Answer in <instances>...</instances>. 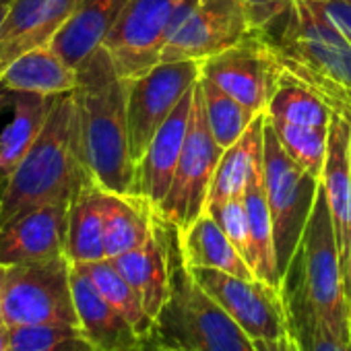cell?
<instances>
[{
  "instance_id": "37",
  "label": "cell",
  "mask_w": 351,
  "mask_h": 351,
  "mask_svg": "<svg viewBox=\"0 0 351 351\" xmlns=\"http://www.w3.org/2000/svg\"><path fill=\"white\" fill-rule=\"evenodd\" d=\"M258 351H302L298 345V339L291 335V330L275 341H254Z\"/></svg>"
},
{
  "instance_id": "32",
  "label": "cell",
  "mask_w": 351,
  "mask_h": 351,
  "mask_svg": "<svg viewBox=\"0 0 351 351\" xmlns=\"http://www.w3.org/2000/svg\"><path fill=\"white\" fill-rule=\"evenodd\" d=\"M269 120V118H267ZM273 126L281 147L285 153L304 169L318 176L322 173V165L326 159V145H328V126L316 128V126H298L289 122L269 120Z\"/></svg>"
},
{
  "instance_id": "28",
  "label": "cell",
  "mask_w": 351,
  "mask_h": 351,
  "mask_svg": "<svg viewBox=\"0 0 351 351\" xmlns=\"http://www.w3.org/2000/svg\"><path fill=\"white\" fill-rule=\"evenodd\" d=\"M265 114L269 120L289 122L298 126H316V128H326L332 118L330 106L316 91L302 85L300 81H295L283 71Z\"/></svg>"
},
{
  "instance_id": "36",
  "label": "cell",
  "mask_w": 351,
  "mask_h": 351,
  "mask_svg": "<svg viewBox=\"0 0 351 351\" xmlns=\"http://www.w3.org/2000/svg\"><path fill=\"white\" fill-rule=\"evenodd\" d=\"M351 42V0H308Z\"/></svg>"
},
{
  "instance_id": "27",
  "label": "cell",
  "mask_w": 351,
  "mask_h": 351,
  "mask_svg": "<svg viewBox=\"0 0 351 351\" xmlns=\"http://www.w3.org/2000/svg\"><path fill=\"white\" fill-rule=\"evenodd\" d=\"M244 205L250 226V269L256 279L281 287L275 254V232L265 191L263 167L252 176V182L244 193Z\"/></svg>"
},
{
  "instance_id": "9",
  "label": "cell",
  "mask_w": 351,
  "mask_h": 351,
  "mask_svg": "<svg viewBox=\"0 0 351 351\" xmlns=\"http://www.w3.org/2000/svg\"><path fill=\"white\" fill-rule=\"evenodd\" d=\"M201 79V62L171 60L157 62L138 77L128 79V132L134 163L143 157L149 143L163 122L193 91Z\"/></svg>"
},
{
  "instance_id": "39",
  "label": "cell",
  "mask_w": 351,
  "mask_h": 351,
  "mask_svg": "<svg viewBox=\"0 0 351 351\" xmlns=\"http://www.w3.org/2000/svg\"><path fill=\"white\" fill-rule=\"evenodd\" d=\"M11 335H13V326H9L7 322L0 324V351L11 349Z\"/></svg>"
},
{
  "instance_id": "14",
  "label": "cell",
  "mask_w": 351,
  "mask_h": 351,
  "mask_svg": "<svg viewBox=\"0 0 351 351\" xmlns=\"http://www.w3.org/2000/svg\"><path fill=\"white\" fill-rule=\"evenodd\" d=\"M69 205H44L17 215L0 228V267L62 256L66 250Z\"/></svg>"
},
{
  "instance_id": "24",
  "label": "cell",
  "mask_w": 351,
  "mask_h": 351,
  "mask_svg": "<svg viewBox=\"0 0 351 351\" xmlns=\"http://www.w3.org/2000/svg\"><path fill=\"white\" fill-rule=\"evenodd\" d=\"M101 211L108 258L138 248L157 228L155 211L143 199L132 195H118L101 189Z\"/></svg>"
},
{
  "instance_id": "43",
  "label": "cell",
  "mask_w": 351,
  "mask_h": 351,
  "mask_svg": "<svg viewBox=\"0 0 351 351\" xmlns=\"http://www.w3.org/2000/svg\"><path fill=\"white\" fill-rule=\"evenodd\" d=\"M5 275H7V267H0V293H3V283H5Z\"/></svg>"
},
{
  "instance_id": "10",
  "label": "cell",
  "mask_w": 351,
  "mask_h": 351,
  "mask_svg": "<svg viewBox=\"0 0 351 351\" xmlns=\"http://www.w3.org/2000/svg\"><path fill=\"white\" fill-rule=\"evenodd\" d=\"M189 3L191 0H128L104 42L124 79L138 77L161 60V52Z\"/></svg>"
},
{
  "instance_id": "26",
  "label": "cell",
  "mask_w": 351,
  "mask_h": 351,
  "mask_svg": "<svg viewBox=\"0 0 351 351\" xmlns=\"http://www.w3.org/2000/svg\"><path fill=\"white\" fill-rule=\"evenodd\" d=\"M66 258L73 265H87L108 258L104 242V211L101 189L87 184L69 205Z\"/></svg>"
},
{
  "instance_id": "15",
  "label": "cell",
  "mask_w": 351,
  "mask_h": 351,
  "mask_svg": "<svg viewBox=\"0 0 351 351\" xmlns=\"http://www.w3.org/2000/svg\"><path fill=\"white\" fill-rule=\"evenodd\" d=\"M195 87L191 93H186V97L178 104V108L163 122V126L157 130L143 157L136 161L132 197L143 199L153 211H157V207L163 203L165 195L169 193L176 167H178L184 141L191 128Z\"/></svg>"
},
{
  "instance_id": "8",
  "label": "cell",
  "mask_w": 351,
  "mask_h": 351,
  "mask_svg": "<svg viewBox=\"0 0 351 351\" xmlns=\"http://www.w3.org/2000/svg\"><path fill=\"white\" fill-rule=\"evenodd\" d=\"M221 153L223 149L213 138V132L205 116L201 83H197L193 95L191 128L184 141L178 167H176L173 173L169 193L155 211L157 219L180 232L207 211L209 191Z\"/></svg>"
},
{
  "instance_id": "41",
  "label": "cell",
  "mask_w": 351,
  "mask_h": 351,
  "mask_svg": "<svg viewBox=\"0 0 351 351\" xmlns=\"http://www.w3.org/2000/svg\"><path fill=\"white\" fill-rule=\"evenodd\" d=\"M141 351H171V349H167V347H161L159 343H155V341H151L149 337L145 339V345H143V349Z\"/></svg>"
},
{
  "instance_id": "35",
  "label": "cell",
  "mask_w": 351,
  "mask_h": 351,
  "mask_svg": "<svg viewBox=\"0 0 351 351\" xmlns=\"http://www.w3.org/2000/svg\"><path fill=\"white\" fill-rule=\"evenodd\" d=\"M291 0H240V7L252 32H263L269 27L287 7Z\"/></svg>"
},
{
  "instance_id": "25",
  "label": "cell",
  "mask_w": 351,
  "mask_h": 351,
  "mask_svg": "<svg viewBox=\"0 0 351 351\" xmlns=\"http://www.w3.org/2000/svg\"><path fill=\"white\" fill-rule=\"evenodd\" d=\"M0 85L21 93L62 95L75 91L77 69L62 60L50 46H44L15 58L0 73Z\"/></svg>"
},
{
  "instance_id": "7",
  "label": "cell",
  "mask_w": 351,
  "mask_h": 351,
  "mask_svg": "<svg viewBox=\"0 0 351 351\" xmlns=\"http://www.w3.org/2000/svg\"><path fill=\"white\" fill-rule=\"evenodd\" d=\"M73 263L66 254L7 267L0 306L9 326L79 324L73 295Z\"/></svg>"
},
{
  "instance_id": "42",
  "label": "cell",
  "mask_w": 351,
  "mask_h": 351,
  "mask_svg": "<svg viewBox=\"0 0 351 351\" xmlns=\"http://www.w3.org/2000/svg\"><path fill=\"white\" fill-rule=\"evenodd\" d=\"M11 5H13V0H0V25H3V21H5Z\"/></svg>"
},
{
  "instance_id": "21",
  "label": "cell",
  "mask_w": 351,
  "mask_h": 351,
  "mask_svg": "<svg viewBox=\"0 0 351 351\" xmlns=\"http://www.w3.org/2000/svg\"><path fill=\"white\" fill-rule=\"evenodd\" d=\"M265 122L267 114H258L246 132L232 147L223 149L211 182L207 209L244 197L248 184L252 182V176L263 167Z\"/></svg>"
},
{
  "instance_id": "29",
  "label": "cell",
  "mask_w": 351,
  "mask_h": 351,
  "mask_svg": "<svg viewBox=\"0 0 351 351\" xmlns=\"http://www.w3.org/2000/svg\"><path fill=\"white\" fill-rule=\"evenodd\" d=\"M77 267L83 269V273L93 281L97 291L106 298V302L112 304L143 337L151 335L155 320L147 314L136 289L124 279V275L114 267L110 258L87 263V265H77Z\"/></svg>"
},
{
  "instance_id": "19",
  "label": "cell",
  "mask_w": 351,
  "mask_h": 351,
  "mask_svg": "<svg viewBox=\"0 0 351 351\" xmlns=\"http://www.w3.org/2000/svg\"><path fill=\"white\" fill-rule=\"evenodd\" d=\"M163 228L165 223L157 219V228L145 244L116 258H110L114 267L124 275V279L136 289L147 314L153 320L159 316L161 308L169 298L171 267L176 254L165 242ZM176 244H178V232H176Z\"/></svg>"
},
{
  "instance_id": "11",
  "label": "cell",
  "mask_w": 351,
  "mask_h": 351,
  "mask_svg": "<svg viewBox=\"0 0 351 351\" xmlns=\"http://www.w3.org/2000/svg\"><path fill=\"white\" fill-rule=\"evenodd\" d=\"M191 273L252 341H275L289 332V310L281 287L217 269H191Z\"/></svg>"
},
{
  "instance_id": "6",
  "label": "cell",
  "mask_w": 351,
  "mask_h": 351,
  "mask_svg": "<svg viewBox=\"0 0 351 351\" xmlns=\"http://www.w3.org/2000/svg\"><path fill=\"white\" fill-rule=\"evenodd\" d=\"M263 178L275 232L277 269L283 281L320 195V178L285 153L269 120L265 122Z\"/></svg>"
},
{
  "instance_id": "33",
  "label": "cell",
  "mask_w": 351,
  "mask_h": 351,
  "mask_svg": "<svg viewBox=\"0 0 351 351\" xmlns=\"http://www.w3.org/2000/svg\"><path fill=\"white\" fill-rule=\"evenodd\" d=\"M285 302L289 310V330L302 351H351V335L332 330L306 304L289 298H285Z\"/></svg>"
},
{
  "instance_id": "31",
  "label": "cell",
  "mask_w": 351,
  "mask_h": 351,
  "mask_svg": "<svg viewBox=\"0 0 351 351\" xmlns=\"http://www.w3.org/2000/svg\"><path fill=\"white\" fill-rule=\"evenodd\" d=\"M9 351H95L79 324L13 326Z\"/></svg>"
},
{
  "instance_id": "44",
  "label": "cell",
  "mask_w": 351,
  "mask_h": 351,
  "mask_svg": "<svg viewBox=\"0 0 351 351\" xmlns=\"http://www.w3.org/2000/svg\"><path fill=\"white\" fill-rule=\"evenodd\" d=\"M0 324H5V316H3V306H0Z\"/></svg>"
},
{
  "instance_id": "23",
  "label": "cell",
  "mask_w": 351,
  "mask_h": 351,
  "mask_svg": "<svg viewBox=\"0 0 351 351\" xmlns=\"http://www.w3.org/2000/svg\"><path fill=\"white\" fill-rule=\"evenodd\" d=\"M13 118L0 134V186L17 169L44 130L56 95L13 91Z\"/></svg>"
},
{
  "instance_id": "16",
  "label": "cell",
  "mask_w": 351,
  "mask_h": 351,
  "mask_svg": "<svg viewBox=\"0 0 351 351\" xmlns=\"http://www.w3.org/2000/svg\"><path fill=\"white\" fill-rule=\"evenodd\" d=\"M81 0H13L0 25V73L15 58L50 46Z\"/></svg>"
},
{
  "instance_id": "17",
  "label": "cell",
  "mask_w": 351,
  "mask_h": 351,
  "mask_svg": "<svg viewBox=\"0 0 351 351\" xmlns=\"http://www.w3.org/2000/svg\"><path fill=\"white\" fill-rule=\"evenodd\" d=\"M351 124L341 114L332 112L328 124L326 159L320 173V191L330 211L341 265L345 267L351 246V165H349Z\"/></svg>"
},
{
  "instance_id": "1",
  "label": "cell",
  "mask_w": 351,
  "mask_h": 351,
  "mask_svg": "<svg viewBox=\"0 0 351 351\" xmlns=\"http://www.w3.org/2000/svg\"><path fill=\"white\" fill-rule=\"evenodd\" d=\"M91 182L75 91L56 95L36 145L0 186V228L32 209L71 203Z\"/></svg>"
},
{
  "instance_id": "46",
  "label": "cell",
  "mask_w": 351,
  "mask_h": 351,
  "mask_svg": "<svg viewBox=\"0 0 351 351\" xmlns=\"http://www.w3.org/2000/svg\"><path fill=\"white\" fill-rule=\"evenodd\" d=\"M349 326H351V302H349Z\"/></svg>"
},
{
  "instance_id": "3",
  "label": "cell",
  "mask_w": 351,
  "mask_h": 351,
  "mask_svg": "<svg viewBox=\"0 0 351 351\" xmlns=\"http://www.w3.org/2000/svg\"><path fill=\"white\" fill-rule=\"evenodd\" d=\"M279 69L316 91L351 122V42L308 0L289 7L258 32Z\"/></svg>"
},
{
  "instance_id": "45",
  "label": "cell",
  "mask_w": 351,
  "mask_h": 351,
  "mask_svg": "<svg viewBox=\"0 0 351 351\" xmlns=\"http://www.w3.org/2000/svg\"><path fill=\"white\" fill-rule=\"evenodd\" d=\"M349 165H351V141H349Z\"/></svg>"
},
{
  "instance_id": "34",
  "label": "cell",
  "mask_w": 351,
  "mask_h": 351,
  "mask_svg": "<svg viewBox=\"0 0 351 351\" xmlns=\"http://www.w3.org/2000/svg\"><path fill=\"white\" fill-rule=\"evenodd\" d=\"M215 221L221 226L230 242L236 246V250L244 256V261L250 265V226H248V213L242 199H232L221 205H213L207 209Z\"/></svg>"
},
{
  "instance_id": "30",
  "label": "cell",
  "mask_w": 351,
  "mask_h": 351,
  "mask_svg": "<svg viewBox=\"0 0 351 351\" xmlns=\"http://www.w3.org/2000/svg\"><path fill=\"white\" fill-rule=\"evenodd\" d=\"M201 91H203V104H205V116L209 122V128L213 132V138L221 149L232 147L252 124L256 118L252 112H248L240 101H236L232 95H228L219 85H215L211 79L201 77Z\"/></svg>"
},
{
  "instance_id": "5",
  "label": "cell",
  "mask_w": 351,
  "mask_h": 351,
  "mask_svg": "<svg viewBox=\"0 0 351 351\" xmlns=\"http://www.w3.org/2000/svg\"><path fill=\"white\" fill-rule=\"evenodd\" d=\"M281 289L285 298L306 304L332 330L351 335L343 265L322 191L314 203L298 252L281 281Z\"/></svg>"
},
{
  "instance_id": "38",
  "label": "cell",
  "mask_w": 351,
  "mask_h": 351,
  "mask_svg": "<svg viewBox=\"0 0 351 351\" xmlns=\"http://www.w3.org/2000/svg\"><path fill=\"white\" fill-rule=\"evenodd\" d=\"M343 283H345L347 300L351 302V246H349V254H347V261H345V267H343Z\"/></svg>"
},
{
  "instance_id": "20",
  "label": "cell",
  "mask_w": 351,
  "mask_h": 351,
  "mask_svg": "<svg viewBox=\"0 0 351 351\" xmlns=\"http://www.w3.org/2000/svg\"><path fill=\"white\" fill-rule=\"evenodd\" d=\"M126 3L128 0H81L69 21L50 42V48L77 69L104 46Z\"/></svg>"
},
{
  "instance_id": "12",
  "label": "cell",
  "mask_w": 351,
  "mask_h": 351,
  "mask_svg": "<svg viewBox=\"0 0 351 351\" xmlns=\"http://www.w3.org/2000/svg\"><path fill=\"white\" fill-rule=\"evenodd\" d=\"M254 34L240 0H191L182 9L159 62H203Z\"/></svg>"
},
{
  "instance_id": "18",
  "label": "cell",
  "mask_w": 351,
  "mask_h": 351,
  "mask_svg": "<svg viewBox=\"0 0 351 351\" xmlns=\"http://www.w3.org/2000/svg\"><path fill=\"white\" fill-rule=\"evenodd\" d=\"M71 279L79 326L95 351H141L147 337H143L112 304L106 302L83 269L73 265Z\"/></svg>"
},
{
  "instance_id": "4",
  "label": "cell",
  "mask_w": 351,
  "mask_h": 351,
  "mask_svg": "<svg viewBox=\"0 0 351 351\" xmlns=\"http://www.w3.org/2000/svg\"><path fill=\"white\" fill-rule=\"evenodd\" d=\"M151 341L171 351H258L244 328L197 283L176 244L171 287Z\"/></svg>"
},
{
  "instance_id": "40",
  "label": "cell",
  "mask_w": 351,
  "mask_h": 351,
  "mask_svg": "<svg viewBox=\"0 0 351 351\" xmlns=\"http://www.w3.org/2000/svg\"><path fill=\"white\" fill-rule=\"evenodd\" d=\"M13 95H15L13 91H9V89H5L3 85H0V114L13 108Z\"/></svg>"
},
{
  "instance_id": "22",
  "label": "cell",
  "mask_w": 351,
  "mask_h": 351,
  "mask_svg": "<svg viewBox=\"0 0 351 351\" xmlns=\"http://www.w3.org/2000/svg\"><path fill=\"white\" fill-rule=\"evenodd\" d=\"M178 250L186 269H217L236 277L256 279L250 265L209 211L178 232Z\"/></svg>"
},
{
  "instance_id": "2",
  "label": "cell",
  "mask_w": 351,
  "mask_h": 351,
  "mask_svg": "<svg viewBox=\"0 0 351 351\" xmlns=\"http://www.w3.org/2000/svg\"><path fill=\"white\" fill-rule=\"evenodd\" d=\"M128 79L101 46L77 66L75 99L85 161L93 182L110 193L132 195L134 159L128 132Z\"/></svg>"
},
{
  "instance_id": "13",
  "label": "cell",
  "mask_w": 351,
  "mask_h": 351,
  "mask_svg": "<svg viewBox=\"0 0 351 351\" xmlns=\"http://www.w3.org/2000/svg\"><path fill=\"white\" fill-rule=\"evenodd\" d=\"M201 77L211 79L254 116L265 114L281 77V69L267 44L254 32L240 44L201 62Z\"/></svg>"
}]
</instances>
